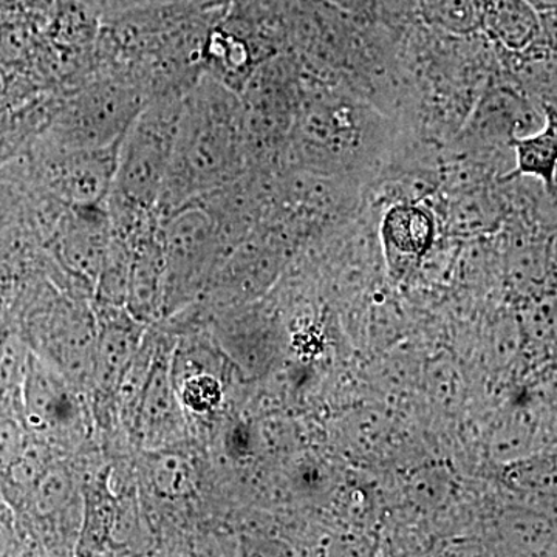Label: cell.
Listing matches in <instances>:
<instances>
[{"instance_id":"cell-1","label":"cell","mask_w":557,"mask_h":557,"mask_svg":"<svg viewBox=\"0 0 557 557\" xmlns=\"http://www.w3.org/2000/svg\"><path fill=\"white\" fill-rule=\"evenodd\" d=\"M249 161L240 95L201 73L183 95L177 135L159 209L171 211L230 186Z\"/></svg>"},{"instance_id":"cell-2","label":"cell","mask_w":557,"mask_h":557,"mask_svg":"<svg viewBox=\"0 0 557 557\" xmlns=\"http://www.w3.org/2000/svg\"><path fill=\"white\" fill-rule=\"evenodd\" d=\"M185 94L150 98L124 134L109 196L112 211L150 212L159 205Z\"/></svg>"},{"instance_id":"cell-3","label":"cell","mask_w":557,"mask_h":557,"mask_svg":"<svg viewBox=\"0 0 557 557\" xmlns=\"http://www.w3.org/2000/svg\"><path fill=\"white\" fill-rule=\"evenodd\" d=\"M359 115L357 106L336 91L321 86L302 91L289 134L296 159L319 172L346 168L362 148L364 120Z\"/></svg>"},{"instance_id":"cell-4","label":"cell","mask_w":557,"mask_h":557,"mask_svg":"<svg viewBox=\"0 0 557 557\" xmlns=\"http://www.w3.org/2000/svg\"><path fill=\"white\" fill-rule=\"evenodd\" d=\"M160 234L166 269L164 310H172L207 284L220 248L219 228L209 209L190 201L168 214Z\"/></svg>"},{"instance_id":"cell-5","label":"cell","mask_w":557,"mask_h":557,"mask_svg":"<svg viewBox=\"0 0 557 557\" xmlns=\"http://www.w3.org/2000/svg\"><path fill=\"white\" fill-rule=\"evenodd\" d=\"M148 101L145 90L123 76L86 87L70 102L65 115L69 150L119 145Z\"/></svg>"},{"instance_id":"cell-6","label":"cell","mask_w":557,"mask_h":557,"mask_svg":"<svg viewBox=\"0 0 557 557\" xmlns=\"http://www.w3.org/2000/svg\"><path fill=\"white\" fill-rule=\"evenodd\" d=\"M547 113L534 108L519 91L507 86H493L483 91L478 108L467 124V146L511 148L512 141L527 137L544 126Z\"/></svg>"},{"instance_id":"cell-7","label":"cell","mask_w":557,"mask_h":557,"mask_svg":"<svg viewBox=\"0 0 557 557\" xmlns=\"http://www.w3.org/2000/svg\"><path fill=\"white\" fill-rule=\"evenodd\" d=\"M183 409L166 355H153L152 368L135 421V429L146 448L166 449L185 438L186 420Z\"/></svg>"},{"instance_id":"cell-8","label":"cell","mask_w":557,"mask_h":557,"mask_svg":"<svg viewBox=\"0 0 557 557\" xmlns=\"http://www.w3.org/2000/svg\"><path fill=\"white\" fill-rule=\"evenodd\" d=\"M163 244L160 226L149 220L132 244L129 285H127L126 309L139 322L152 321L164 310Z\"/></svg>"},{"instance_id":"cell-9","label":"cell","mask_w":557,"mask_h":557,"mask_svg":"<svg viewBox=\"0 0 557 557\" xmlns=\"http://www.w3.org/2000/svg\"><path fill=\"white\" fill-rule=\"evenodd\" d=\"M24 409L35 431L60 432L79 420L73 392L60 373L39 358H30L24 379Z\"/></svg>"},{"instance_id":"cell-10","label":"cell","mask_w":557,"mask_h":557,"mask_svg":"<svg viewBox=\"0 0 557 557\" xmlns=\"http://www.w3.org/2000/svg\"><path fill=\"white\" fill-rule=\"evenodd\" d=\"M143 322L123 307H104L95 348V376L104 391L116 392L143 344Z\"/></svg>"},{"instance_id":"cell-11","label":"cell","mask_w":557,"mask_h":557,"mask_svg":"<svg viewBox=\"0 0 557 557\" xmlns=\"http://www.w3.org/2000/svg\"><path fill=\"white\" fill-rule=\"evenodd\" d=\"M120 143L108 148L69 150L61 168V185L75 207H94L109 199Z\"/></svg>"},{"instance_id":"cell-12","label":"cell","mask_w":557,"mask_h":557,"mask_svg":"<svg viewBox=\"0 0 557 557\" xmlns=\"http://www.w3.org/2000/svg\"><path fill=\"white\" fill-rule=\"evenodd\" d=\"M381 236L388 263L398 269L408 267L421 260L432 248L435 237L434 218L416 201H401L384 215Z\"/></svg>"},{"instance_id":"cell-13","label":"cell","mask_w":557,"mask_h":557,"mask_svg":"<svg viewBox=\"0 0 557 557\" xmlns=\"http://www.w3.org/2000/svg\"><path fill=\"white\" fill-rule=\"evenodd\" d=\"M479 28L512 53L525 51L539 38V11L528 0H472Z\"/></svg>"},{"instance_id":"cell-14","label":"cell","mask_w":557,"mask_h":557,"mask_svg":"<svg viewBox=\"0 0 557 557\" xmlns=\"http://www.w3.org/2000/svg\"><path fill=\"white\" fill-rule=\"evenodd\" d=\"M547 121L541 129L512 141L515 170L502 175L507 183L520 177L541 180L545 188L555 190L557 180V110L545 108Z\"/></svg>"},{"instance_id":"cell-15","label":"cell","mask_w":557,"mask_h":557,"mask_svg":"<svg viewBox=\"0 0 557 557\" xmlns=\"http://www.w3.org/2000/svg\"><path fill=\"white\" fill-rule=\"evenodd\" d=\"M418 11L428 27L446 35L469 36L480 30L472 0H418Z\"/></svg>"},{"instance_id":"cell-16","label":"cell","mask_w":557,"mask_h":557,"mask_svg":"<svg viewBox=\"0 0 557 557\" xmlns=\"http://www.w3.org/2000/svg\"><path fill=\"white\" fill-rule=\"evenodd\" d=\"M150 453L148 471L157 493L170 498L188 496L194 487L193 469L188 461L164 449Z\"/></svg>"},{"instance_id":"cell-17","label":"cell","mask_w":557,"mask_h":557,"mask_svg":"<svg viewBox=\"0 0 557 557\" xmlns=\"http://www.w3.org/2000/svg\"><path fill=\"white\" fill-rule=\"evenodd\" d=\"M30 507L40 518L54 515L72 496V480L64 468L49 467L27 491Z\"/></svg>"},{"instance_id":"cell-18","label":"cell","mask_w":557,"mask_h":557,"mask_svg":"<svg viewBox=\"0 0 557 557\" xmlns=\"http://www.w3.org/2000/svg\"><path fill=\"white\" fill-rule=\"evenodd\" d=\"M177 392L183 408L199 416H208L218 409L223 399L222 381L203 370L188 373L177 384Z\"/></svg>"},{"instance_id":"cell-19","label":"cell","mask_w":557,"mask_h":557,"mask_svg":"<svg viewBox=\"0 0 557 557\" xmlns=\"http://www.w3.org/2000/svg\"><path fill=\"white\" fill-rule=\"evenodd\" d=\"M490 200L475 186L458 189L449 209L450 228L457 234H474L486 228L490 220Z\"/></svg>"},{"instance_id":"cell-20","label":"cell","mask_w":557,"mask_h":557,"mask_svg":"<svg viewBox=\"0 0 557 557\" xmlns=\"http://www.w3.org/2000/svg\"><path fill=\"white\" fill-rule=\"evenodd\" d=\"M509 482L520 487L541 494L557 496V461L542 460L520 465L508 472Z\"/></svg>"},{"instance_id":"cell-21","label":"cell","mask_w":557,"mask_h":557,"mask_svg":"<svg viewBox=\"0 0 557 557\" xmlns=\"http://www.w3.org/2000/svg\"><path fill=\"white\" fill-rule=\"evenodd\" d=\"M25 446L27 443L20 424L9 418H0V478H5L9 469L24 453Z\"/></svg>"},{"instance_id":"cell-22","label":"cell","mask_w":557,"mask_h":557,"mask_svg":"<svg viewBox=\"0 0 557 557\" xmlns=\"http://www.w3.org/2000/svg\"><path fill=\"white\" fill-rule=\"evenodd\" d=\"M541 30L536 42H541L548 53L557 54V10L539 11Z\"/></svg>"},{"instance_id":"cell-23","label":"cell","mask_w":557,"mask_h":557,"mask_svg":"<svg viewBox=\"0 0 557 557\" xmlns=\"http://www.w3.org/2000/svg\"><path fill=\"white\" fill-rule=\"evenodd\" d=\"M329 3L330 7L354 17H368L372 16V5L370 0H322Z\"/></svg>"},{"instance_id":"cell-24","label":"cell","mask_w":557,"mask_h":557,"mask_svg":"<svg viewBox=\"0 0 557 557\" xmlns=\"http://www.w3.org/2000/svg\"><path fill=\"white\" fill-rule=\"evenodd\" d=\"M102 5L108 9L116 10H135L137 7H145L148 9L149 5H163V3H174L178 0H102Z\"/></svg>"},{"instance_id":"cell-25","label":"cell","mask_w":557,"mask_h":557,"mask_svg":"<svg viewBox=\"0 0 557 557\" xmlns=\"http://www.w3.org/2000/svg\"><path fill=\"white\" fill-rule=\"evenodd\" d=\"M10 2L32 13H47L57 5L58 0H10Z\"/></svg>"},{"instance_id":"cell-26","label":"cell","mask_w":557,"mask_h":557,"mask_svg":"<svg viewBox=\"0 0 557 557\" xmlns=\"http://www.w3.org/2000/svg\"><path fill=\"white\" fill-rule=\"evenodd\" d=\"M13 541V530H11L9 520L0 516V555H7Z\"/></svg>"},{"instance_id":"cell-27","label":"cell","mask_w":557,"mask_h":557,"mask_svg":"<svg viewBox=\"0 0 557 557\" xmlns=\"http://www.w3.org/2000/svg\"><path fill=\"white\" fill-rule=\"evenodd\" d=\"M537 11L557 10V0H528Z\"/></svg>"}]
</instances>
